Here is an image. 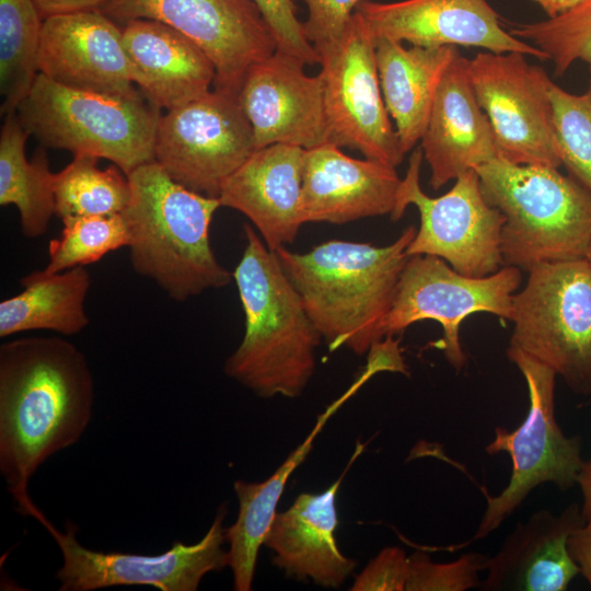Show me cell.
<instances>
[{
	"label": "cell",
	"instance_id": "cell-1",
	"mask_svg": "<svg viewBox=\"0 0 591 591\" xmlns=\"http://www.w3.org/2000/svg\"><path fill=\"white\" fill-rule=\"evenodd\" d=\"M93 405L91 369L70 341L24 337L0 346V472L20 512L33 501V475L80 440Z\"/></svg>",
	"mask_w": 591,
	"mask_h": 591
},
{
	"label": "cell",
	"instance_id": "cell-2",
	"mask_svg": "<svg viewBox=\"0 0 591 591\" xmlns=\"http://www.w3.org/2000/svg\"><path fill=\"white\" fill-rule=\"evenodd\" d=\"M417 229L406 228L390 245L331 240L305 253L275 252L309 316L331 351L369 352L382 341L407 246Z\"/></svg>",
	"mask_w": 591,
	"mask_h": 591
},
{
	"label": "cell",
	"instance_id": "cell-3",
	"mask_svg": "<svg viewBox=\"0 0 591 591\" xmlns=\"http://www.w3.org/2000/svg\"><path fill=\"white\" fill-rule=\"evenodd\" d=\"M233 271L245 315V333L224 372L262 397L294 398L316 367L322 336L274 251L250 225Z\"/></svg>",
	"mask_w": 591,
	"mask_h": 591
},
{
	"label": "cell",
	"instance_id": "cell-4",
	"mask_svg": "<svg viewBox=\"0 0 591 591\" xmlns=\"http://www.w3.org/2000/svg\"><path fill=\"white\" fill-rule=\"evenodd\" d=\"M127 176L131 196L121 216L134 270L177 302L230 285L233 273L220 264L209 237L219 198L178 184L154 160Z\"/></svg>",
	"mask_w": 591,
	"mask_h": 591
},
{
	"label": "cell",
	"instance_id": "cell-5",
	"mask_svg": "<svg viewBox=\"0 0 591 591\" xmlns=\"http://www.w3.org/2000/svg\"><path fill=\"white\" fill-rule=\"evenodd\" d=\"M486 200L505 216L503 266L529 271L553 262L587 258L591 192L558 167L491 160L477 169Z\"/></svg>",
	"mask_w": 591,
	"mask_h": 591
},
{
	"label": "cell",
	"instance_id": "cell-6",
	"mask_svg": "<svg viewBox=\"0 0 591 591\" xmlns=\"http://www.w3.org/2000/svg\"><path fill=\"white\" fill-rule=\"evenodd\" d=\"M19 119L40 146L103 158L126 175L154 160L161 109L143 94L108 95L58 84L38 73Z\"/></svg>",
	"mask_w": 591,
	"mask_h": 591
},
{
	"label": "cell",
	"instance_id": "cell-7",
	"mask_svg": "<svg viewBox=\"0 0 591 591\" xmlns=\"http://www.w3.org/2000/svg\"><path fill=\"white\" fill-rule=\"evenodd\" d=\"M517 348L551 368L576 394H591V265L587 258L543 263L513 294Z\"/></svg>",
	"mask_w": 591,
	"mask_h": 591
},
{
	"label": "cell",
	"instance_id": "cell-8",
	"mask_svg": "<svg viewBox=\"0 0 591 591\" xmlns=\"http://www.w3.org/2000/svg\"><path fill=\"white\" fill-rule=\"evenodd\" d=\"M506 354L525 380L529 412L514 430L496 427L494 439L485 448L489 455L507 452L512 471L507 487L497 496L487 497L473 541L497 530L537 486L554 484L563 491L575 486L584 462L581 439L567 437L555 418L557 374L517 348L508 346Z\"/></svg>",
	"mask_w": 591,
	"mask_h": 591
},
{
	"label": "cell",
	"instance_id": "cell-9",
	"mask_svg": "<svg viewBox=\"0 0 591 591\" xmlns=\"http://www.w3.org/2000/svg\"><path fill=\"white\" fill-rule=\"evenodd\" d=\"M422 159L418 146L410 154L390 215L396 221L407 206L414 205L418 209L420 225L407 246V255L437 256L470 277L494 274L503 266L501 231L505 216L486 200L478 173L470 170L455 179L448 193L430 197L420 186Z\"/></svg>",
	"mask_w": 591,
	"mask_h": 591
},
{
	"label": "cell",
	"instance_id": "cell-10",
	"mask_svg": "<svg viewBox=\"0 0 591 591\" xmlns=\"http://www.w3.org/2000/svg\"><path fill=\"white\" fill-rule=\"evenodd\" d=\"M521 281V269L513 266L470 277L437 256H409L383 321L382 336L393 337L416 322L436 321L443 331L440 348L451 367L460 371L466 363L459 335L461 323L480 312L511 321L512 299Z\"/></svg>",
	"mask_w": 591,
	"mask_h": 591
},
{
	"label": "cell",
	"instance_id": "cell-11",
	"mask_svg": "<svg viewBox=\"0 0 591 591\" xmlns=\"http://www.w3.org/2000/svg\"><path fill=\"white\" fill-rule=\"evenodd\" d=\"M255 150L237 95L213 88L161 114L153 155L178 184L218 198L228 177Z\"/></svg>",
	"mask_w": 591,
	"mask_h": 591
},
{
	"label": "cell",
	"instance_id": "cell-12",
	"mask_svg": "<svg viewBox=\"0 0 591 591\" xmlns=\"http://www.w3.org/2000/svg\"><path fill=\"white\" fill-rule=\"evenodd\" d=\"M318 63L329 142L399 165L405 153L384 103L374 39L358 11L340 39L318 53Z\"/></svg>",
	"mask_w": 591,
	"mask_h": 591
},
{
	"label": "cell",
	"instance_id": "cell-13",
	"mask_svg": "<svg viewBox=\"0 0 591 591\" xmlns=\"http://www.w3.org/2000/svg\"><path fill=\"white\" fill-rule=\"evenodd\" d=\"M227 508H220L209 530L195 544L175 542L160 555L104 553L89 549L77 540L76 526L68 522L58 530L34 505L27 515L37 520L54 537L62 555L56 573L60 591H93L116 586H150L161 591H196L204 576L228 566L225 540Z\"/></svg>",
	"mask_w": 591,
	"mask_h": 591
},
{
	"label": "cell",
	"instance_id": "cell-14",
	"mask_svg": "<svg viewBox=\"0 0 591 591\" xmlns=\"http://www.w3.org/2000/svg\"><path fill=\"white\" fill-rule=\"evenodd\" d=\"M115 22H162L195 42L215 66L213 88L237 95L248 69L277 49L255 0H114Z\"/></svg>",
	"mask_w": 591,
	"mask_h": 591
},
{
	"label": "cell",
	"instance_id": "cell-15",
	"mask_svg": "<svg viewBox=\"0 0 591 591\" xmlns=\"http://www.w3.org/2000/svg\"><path fill=\"white\" fill-rule=\"evenodd\" d=\"M522 53H477L470 79L487 115L499 159L513 164L561 165L552 126L549 77Z\"/></svg>",
	"mask_w": 591,
	"mask_h": 591
},
{
	"label": "cell",
	"instance_id": "cell-16",
	"mask_svg": "<svg viewBox=\"0 0 591 591\" xmlns=\"http://www.w3.org/2000/svg\"><path fill=\"white\" fill-rule=\"evenodd\" d=\"M304 67L276 50L246 72L237 100L256 149L283 143L306 150L329 142L322 80Z\"/></svg>",
	"mask_w": 591,
	"mask_h": 591
},
{
	"label": "cell",
	"instance_id": "cell-17",
	"mask_svg": "<svg viewBox=\"0 0 591 591\" xmlns=\"http://www.w3.org/2000/svg\"><path fill=\"white\" fill-rule=\"evenodd\" d=\"M356 11L373 38L422 47L459 45L498 54L517 51L548 60L544 51L506 31L487 0H362Z\"/></svg>",
	"mask_w": 591,
	"mask_h": 591
},
{
	"label": "cell",
	"instance_id": "cell-18",
	"mask_svg": "<svg viewBox=\"0 0 591 591\" xmlns=\"http://www.w3.org/2000/svg\"><path fill=\"white\" fill-rule=\"evenodd\" d=\"M39 73L72 89L108 95L136 96L123 28L100 11L44 20Z\"/></svg>",
	"mask_w": 591,
	"mask_h": 591
},
{
	"label": "cell",
	"instance_id": "cell-19",
	"mask_svg": "<svg viewBox=\"0 0 591 591\" xmlns=\"http://www.w3.org/2000/svg\"><path fill=\"white\" fill-rule=\"evenodd\" d=\"M401 181L396 167L351 158L334 143L306 149L301 196L303 223L344 224L391 215Z\"/></svg>",
	"mask_w": 591,
	"mask_h": 591
},
{
	"label": "cell",
	"instance_id": "cell-20",
	"mask_svg": "<svg viewBox=\"0 0 591 591\" xmlns=\"http://www.w3.org/2000/svg\"><path fill=\"white\" fill-rule=\"evenodd\" d=\"M363 447L358 442L345 471L324 491L301 494L287 510L276 513L264 545L273 552V564L286 576L339 588L357 566L354 558L341 553L335 537L336 498Z\"/></svg>",
	"mask_w": 591,
	"mask_h": 591
},
{
	"label": "cell",
	"instance_id": "cell-21",
	"mask_svg": "<svg viewBox=\"0 0 591 591\" xmlns=\"http://www.w3.org/2000/svg\"><path fill=\"white\" fill-rule=\"evenodd\" d=\"M303 148L275 143L256 149L222 185L221 206L247 217L269 250L291 244L301 216Z\"/></svg>",
	"mask_w": 591,
	"mask_h": 591
},
{
	"label": "cell",
	"instance_id": "cell-22",
	"mask_svg": "<svg viewBox=\"0 0 591 591\" xmlns=\"http://www.w3.org/2000/svg\"><path fill=\"white\" fill-rule=\"evenodd\" d=\"M420 147L436 190L499 158L490 121L470 79L468 59L461 54L440 82Z\"/></svg>",
	"mask_w": 591,
	"mask_h": 591
},
{
	"label": "cell",
	"instance_id": "cell-23",
	"mask_svg": "<svg viewBox=\"0 0 591 591\" xmlns=\"http://www.w3.org/2000/svg\"><path fill=\"white\" fill-rule=\"evenodd\" d=\"M581 508L572 503L559 514L547 509L520 521L488 557L484 591H565L580 573L568 551L572 532L584 523Z\"/></svg>",
	"mask_w": 591,
	"mask_h": 591
},
{
	"label": "cell",
	"instance_id": "cell-24",
	"mask_svg": "<svg viewBox=\"0 0 591 591\" xmlns=\"http://www.w3.org/2000/svg\"><path fill=\"white\" fill-rule=\"evenodd\" d=\"M123 43L136 86L160 109L182 105L213 85L216 70L207 54L162 22H126Z\"/></svg>",
	"mask_w": 591,
	"mask_h": 591
},
{
	"label": "cell",
	"instance_id": "cell-25",
	"mask_svg": "<svg viewBox=\"0 0 591 591\" xmlns=\"http://www.w3.org/2000/svg\"><path fill=\"white\" fill-rule=\"evenodd\" d=\"M375 369L367 366L366 371L339 398L318 415L304 440L289 454L283 463L265 480H235L233 488L239 501L235 522L225 528L229 544L228 567L233 576V589L252 590L258 552L277 513V505L291 474L306 459L314 441L326 422L372 375Z\"/></svg>",
	"mask_w": 591,
	"mask_h": 591
},
{
	"label": "cell",
	"instance_id": "cell-26",
	"mask_svg": "<svg viewBox=\"0 0 591 591\" xmlns=\"http://www.w3.org/2000/svg\"><path fill=\"white\" fill-rule=\"evenodd\" d=\"M373 39L384 103L406 154L420 141L440 82L460 51L455 46L405 47L386 37Z\"/></svg>",
	"mask_w": 591,
	"mask_h": 591
},
{
	"label": "cell",
	"instance_id": "cell-27",
	"mask_svg": "<svg viewBox=\"0 0 591 591\" xmlns=\"http://www.w3.org/2000/svg\"><path fill=\"white\" fill-rule=\"evenodd\" d=\"M20 282L24 290L0 302V337L37 329L71 336L89 325L91 278L83 266L50 276L33 271Z\"/></svg>",
	"mask_w": 591,
	"mask_h": 591
},
{
	"label": "cell",
	"instance_id": "cell-28",
	"mask_svg": "<svg viewBox=\"0 0 591 591\" xmlns=\"http://www.w3.org/2000/svg\"><path fill=\"white\" fill-rule=\"evenodd\" d=\"M28 136L16 112L4 116L0 132V205L15 206L22 234L35 239L46 233L55 215V173L49 170L43 146L27 160Z\"/></svg>",
	"mask_w": 591,
	"mask_h": 591
},
{
	"label": "cell",
	"instance_id": "cell-29",
	"mask_svg": "<svg viewBox=\"0 0 591 591\" xmlns=\"http://www.w3.org/2000/svg\"><path fill=\"white\" fill-rule=\"evenodd\" d=\"M44 20L32 0H0L1 115L18 111L38 70Z\"/></svg>",
	"mask_w": 591,
	"mask_h": 591
},
{
	"label": "cell",
	"instance_id": "cell-30",
	"mask_svg": "<svg viewBox=\"0 0 591 591\" xmlns=\"http://www.w3.org/2000/svg\"><path fill=\"white\" fill-rule=\"evenodd\" d=\"M97 160L76 154L55 173V216L59 219L117 215L127 207L131 196L128 176L115 164L99 169Z\"/></svg>",
	"mask_w": 591,
	"mask_h": 591
},
{
	"label": "cell",
	"instance_id": "cell-31",
	"mask_svg": "<svg viewBox=\"0 0 591 591\" xmlns=\"http://www.w3.org/2000/svg\"><path fill=\"white\" fill-rule=\"evenodd\" d=\"M60 236L49 242L48 264L40 276H50L100 260L106 254L128 245V232L121 213L70 217Z\"/></svg>",
	"mask_w": 591,
	"mask_h": 591
},
{
	"label": "cell",
	"instance_id": "cell-32",
	"mask_svg": "<svg viewBox=\"0 0 591 591\" xmlns=\"http://www.w3.org/2000/svg\"><path fill=\"white\" fill-rule=\"evenodd\" d=\"M509 32L544 51L557 77L576 60L587 62L591 71V0L546 20L513 24Z\"/></svg>",
	"mask_w": 591,
	"mask_h": 591
},
{
	"label": "cell",
	"instance_id": "cell-33",
	"mask_svg": "<svg viewBox=\"0 0 591 591\" xmlns=\"http://www.w3.org/2000/svg\"><path fill=\"white\" fill-rule=\"evenodd\" d=\"M557 152L571 177L591 192V80L581 94L548 82Z\"/></svg>",
	"mask_w": 591,
	"mask_h": 591
},
{
	"label": "cell",
	"instance_id": "cell-34",
	"mask_svg": "<svg viewBox=\"0 0 591 591\" xmlns=\"http://www.w3.org/2000/svg\"><path fill=\"white\" fill-rule=\"evenodd\" d=\"M488 556L478 552L457 559L436 563L421 551L408 556L407 591H466L479 586V572L485 571Z\"/></svg>",
	"mask_w": 591,
	"mask_h": 591
},
{
	"label": "cell",
	"instance_id": "cell-35",
	"mask_svg": "<svg viewBox=\"0 0 591 591\" xmlns=\"http://www.w3.org/2000/svg\"><path fill=\"white\" fill-rule=\"evenodd\" d=\"M269 24L278 51L305 65L318 63V55L309 42L292 0H255Z\"/></svg>",
	"mask_w": 591,
	"mask_h": 591
},
{
	"label": "cell",
	"instance_id": "cell-36",
	"mask_svg": "<svg viewBox=\"0 0 591 591\" xmlns=\"http://www.w3.org/2000/svg\"><path fill=\"white\" fill-rule=\"evenodd\" d=\"M308 7L303 23L306 38L320 51L336 44L362 0H302Z\"/></svg>",
	"mask_w": 591,
	"mask_h": 591
},
{
	"label": "cell",
	"instance_id": "cell-37",
	"mask_svg": "<svg viewBox=\"0 0 591 591\" xmlns=\"http://www.w3.org/2000/svg\"><path fill=\"white\" fill-rule=\"evenodd\" d=\"M409 577V560L397 546L383 548L356 576L351 591H404Z\"/></svg>",
	"mask_w": 591,
	"mask_h": 591
},
{
	"label": "cell",
	"instance_id": "cell-38",
	"mask_svg": "<svg viewBox=\"0 0 591 591\" xmlns=\"http://www.w3.org/2000/svg\"><path fill=\"white\" fill-rule=\"evenodd\" d=\"M43 20L81 12H103L114 0H32Z\"/></svg>",
	"mask_w": 591,
	"mask_h": 591
},
{
	"label": "cell",
	"instance_id": "cell-39",
	"mask_svg": "<svg viewBox=\"0 0 591 591\" xmlns=\"http://www.w3.org/2000/svg\"><path fill=\"white\" fill-rule=\"evenodd\" d=\"M568 551L591 589V522H584L572 532Z\"/></svg>",
	"mask_w": 591,
	"mask_h": 591
},
{
	"label": "cell",
	"instance_id": "cell-40",
	"mask_svg": "<svg viewBox=\"0 0 591 591\" xmlns=\"http://www.w3.org/2000/svg\"><path fill=\"white\" fill-rule=\"evenodd\" d=\"M577 485L581 490V514L586 522H591V460L583 462L577 478Z\"/></svg>",
	"mask_w": 591,
	"mask_h": 591
},
{
	"label": "cell",
	"instance_id": "cell-41",
	"mask_svg": "<svg viewBox=\"0 0 591 591\" xmlns=\"http://www.w3.org/2000/svg\"><path fill=\"white\" fill-rule=\"evenodd\" d=\"M536 2L548 15V18L561 14L573 7L578 5L583 0H531Z\"/></svg>",
	"mask_w": 591,
	"mask_h": 591
},
{
	"label": "cell",
	"instance_id": "cell-42",
	"mask_svg": "<svg viewBox=\"0 0 591 591\" xmlns=\"http://www.w3.org/2000/svg\"><path fill=\"white\" fill-rule=\"evenodd\" d=\"M587 259H588V262H589L590 265H591V248H590V252H589V254H588V256H587Z\"/></svg>",
	"mask_w": 591,
	"mask_h": 591
}]
</instances>
